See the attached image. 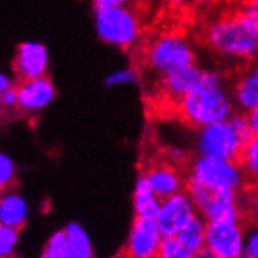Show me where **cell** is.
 <instances>
[{
	"label": "cell",
	"mask_w": 258,
	"mask_h": 258,
	"mask_svg": "<svg viewBox=\"0 0 258 258\" xmlns=\"http://www.w3.org/2000/svg\"><path fill=\"white\" fill-rule=\"evenodd\" d=\"M246 114H247V119H249V124H250L253 135H258V107H255L252 111H249Z\"/></svg>",
	"instance_id": "cell-29"
},
{
	"label": "cell",
	"mask_w": 258,
	"mask_h": 258,
	"mask_svg": "<svg viewBox=\"0 0 258 258\" xmlns=\"http://www.w3.org/2000/svg\"><path fill=\"white\" fill-rule=\"evenodd\" d=\"M247 222L242 215L221 218L207 222L205 252L210 258H241L244 256Z\"/></svg>",
	"instance_id": "cell-7"
},
{
	"label": "cell",
	"mask_w": 258,
	"mask_h": 258,
	"mask_svg": "<svg viewBox=\"0 0 258 258\" xmlns=\"http://www.w3.org/2000/svg\"><path fill=\"white\" fill-rule=\"evenodd\" d=\"M132 201H133V213L135 216L140 218H155L161 204V199L150 188V185L143 175H140V178L136 180Z\"/></svg>",
	"instance_id": "cell-17"
},
{
	"label": "cell",
	"mask_w": 258,
	"mask_h": 258,
	"mask_svg": "<svg viewBox=\"0 0 258 258\" xmlns=\"http://www.w3.org/2000/svg\"><path fill=\"white\" fill-rule=\"evenodd\" d=\"M160 199L186 189V169H181L172 160H157L147 164L141 174Z\"/></svg>",
	"instance_id": "cell-11"
},
{
	"label": "cell",
	"mask_w": 258,
	"mask_h": 258,
	"mask_svg": "<svg viewBox=\"0 0 258 258\" xmlns=\"http://www.w3.org/2000/svg\"><path fill=\"white\" fill-rule=\"evenodd\" d=\"M204 39L211 52L227 61L250 63L258 58V24L241 8L211 22Z\"/></svg>",
	"instance_id": "cell-2"
},
{
	"label": "cell",
	"mask_w": 258,
	"mask_h": 258,
	"mask_svg": "<svg viewBox=\"0 0 258 258\" xmlns=\"http://www.w3.org/2000/svg\"><path fill=\"white\" fill-rule=\"evenodd\" d=\"M164 235L155 218L135 216L124 246L128 258H157Z\"/></svg>",
	"instance_id": "cell-9"
},
{
	"label": "cell",
	"mask_w": 258,
	"mask_h": 258,
	"mask_svg": "<svg viewBox=\"0 0 258 258\" xmlns=\"http://www.w3.org/2000/svg\"><path fill=\"white\" fill-rule=\"evenodd\" d=\"M246 2H250V4H255V5H258V0H246Z\"/></svg>",
	"instance_id": "cell-32"
},
{
	"label": "cell",
	"mask_w": 258,
	"mask_h": 258,
	"mask_svg": "<svg viewBox=\"0 0 258 258\" xmlns=\"http://www.w3.org/2000/svg\"><path fill=\"white\" fill-rule=\"evenodd\" d=\"M241 213L247 225H258V185H249L241 192Z\"/></svg>",
	"instance_id": "cell-21"
},
{
	"label": "cell",
	"mask_w": 258,
	"mask_h": 258,
	"mask_svg": "<svg viewBox=\"0 0 258 258\" xmlns=\"http://www.w3.org/2000/svg\"><path fill=\"white\" fill-rule=\"evenodd\" d=\"M202 75H204V69L199 68L196 63L174 69L163 75V77H160L158 80L160 94L168 102H172L175 107V103L178 100L183 99L201 83Z\"/></svg>",
	"instance_id": "cell-12"
},
{
	"label": "cell",
	"mask_w": 258,
	"mask_h": 258,
	"mask_svg": "<svg viewBox=\"0 0 258 258\" xmlns=\"http://www.w3.org/2000/svg\"><path fill=\"white\" fill-rule=\"evenodd\" d=\"M8 86H10V83L7 80V77L0 75V93H2V91H5V89H8Z\"/></svg>",
	"instance_id": "cell-31"
},
{
	"label": "cell",
	"mask_w": 258,
	"mask_h": 258,
	"mask_svg": "<svg viewBox=\"0 0 258 258\" xmlns=\"http://www.w3.org/2000/svg\"><path fill=\"white\" fill-rule=\"evenodd\" d=\"M144 66L157 77L196 63V49L191 41L180 33H164L152 39L143 53Z\"/></svg>",
	"instance_id": "cell-5"
},
{
	"label": "cell",
	"mask_w": 258,
	"mask_h": 258,
	"mask_svg": "<svg viewBox=\"0 0 258 258\" xmlns=\"http://www.w3.org/2000/svg\"><path fill=\"white\" fill-rule=\"evenodd\" d=\"M96 32L105 44L128 50L141 39V24L128 5L96 8Z\"/></svg>",
	"instance_id": "cell-6"
},
{
	"label": "cell",
	"mask_w": 258,
	"mask_h": 258,
	"mask_svg": "<svg viewBox=\"0 0 258 258\" xmlns=\"http://www.w3.org/2000/svg\"><path fill=\"white\" fill-rule=\"evenodd\" d=\"M19 230L0 224V256H10L14 244L18 242Z\"/></svg>",
	"instance_id": "cell-26"
},
{
	"label": "cell",
	"mask_w": 258,
	"mask_h": 258,
	"mask_svg": "<svg viewBox=\"0 0 258 258\" xmlns=\"http://www.w3.org/2000/svg\"><path fill=\"white\" fill-rule=\"evenodd\" d=\"M140 80V74L135 68H122L111 72L105 79V85L108 88H117V86H128L136 85Z\"/></svg>",
	"instance_id": "cell-23"
},
{
	"label": "cell",
	"mask_w": 258,
	"mask_h": 258,
	"mask_svg": "<svg viewBox=\"0 0 258 258\" xmlns=\"http://www.w3.org/2000/svg\"><path fill=\"white\" fill-rule=\"evenodd\" d=\"M25 202L19 197L16 188L0 194V224L21 232L25 225Z\"/></svg>",
	"instance_id": "cell-16"
},
{
	"label": "cell",
	"mask_w": 258,
	"mask_h": 258,
	"mask_svg": "<svg viewBox=\"0 0 258 258\" xmlns=\"http://www.w3.org/2000/svg\"><path fill=\"white\" fill-rule=\"evenodd\" d=\"M186 191L199 213L207 222L221 218L242 215L241 213V192L216 191L201 185L188 183Z\"/></svg>",
	"instance_id": "cell-8"
},
{
	"label": "cell",
	"mask_w": 258,
	"mask_h": 258,
	"mask_svg": "<svg viewBox=\"0 0 258 258\" xmlns=\"http://www.w3.org/2000/svg\"><path fill=\"white\" fill-rule=\"evenodd\" d=\"M238 161L246 174L249 185H258V135H253L244 144Z\"/></svg>",
	"instance_id": "cell-20"
},
{
	"label": "cell",
	"mask_w": 258,
	"mask_h": 258,
	"mask_svg": "<svg viewBox=\"0 0 258 258\" xmlns=\"http://www.w3.org/2000/svg\"><path fill=\"white\" fill-rule=\"evenodd\" d=\"M132 0H93L94 8H108V7H125Z\"/></svg>",
	"instance_id": "cell-28"
},
{
	"label": "cell",
	"mask_w": 258,
	"mask_h": 258,
	"mask_svg": "<svg viewBox=\"0 0 258 258\" xmlns=\"http://www.w3.org/2000/svg\"><path fill=\"white\" fill-rule=\"evenodd\" d=\"M252 136L247 114L236 111L229 119L197 128L194 149L197 155L238 160L242 147Z\"/></svg>",
	"instance_id": "cell-3"
},
{
	"label": "cell",
	"mask_w": 258,
	"mask_h": 258,
	"mask_svg": "<svg viewBox=\"0 0 258 258\" xmlns=\"http://www.w3.org/2000/svg\"><path fill=\"white\" fill-rule=\"evenodd\" d=\"M66 235L69 239L71 247V258H91L94 256V249L91 244L88 233L83 230V227L79 224H69L66 227Z\"/></svg>",
	"instance_id": "cell-19"
},
{
	"label": "cell",
	"mask_w": 258,
	"mask_h": 258,
	"mask_svg": "<svg viewBox=\"0 0 258 258\" xmlns=\"http://www.w3.org/2000/svg\"><path fill=\"white\" fill-rule=\"evenodd\" d=\"M232 96L239 113H249L258 107V58L241 71L233 83Z\"/></svg>",
	"instance_id": "cell-15"
},
{
	"label": "cell",
	"mask_w": 258,
	"mask_h": 258,
	"mask_svg": "<svg viewBox=\"0 0 258 258\" xmlns=\"http://www.w3.org/2000/svg\"><path fill=\"white\" fill-rule=\"evenodd\" d=\"M44 258H71V247L66 230L56 232L50 236L47 246L42 252Z\"/></svg>",
	"instance_id": "cell-22"
},
{
	"label": "cell",
	"mask_w": 258,
	"mask_h": 258,
	"mask_svg": "<svg viewBox=\"0 0 258 258\" xmlns=\"http://www.w3.org/2000/svg\"><path fill=\"white\" fill-rule=\"evenodd\" d=\"M16 88H18L16 110L19 113L38 111L44 107H47L55 97V88L47 74L35 80L16 82Z\"/></svg>",
	"instance_id": "cell-14"
},
{
	"label": "cell",
	"mask_w": 258,
	"mask_h": 258,
	"mask_svg": "<svg viewBox=\"0 0 258 258\" xmlns=\"http://www.w3.org/2000/svg\"><path fill=\"white\" fill-rule=\"evenodd\" d=\"M197 4L201 5H205V7H213V5H219V4H224L225 0H196Z\"/></svg>",
	"instance_id": "cell-30"
},
{
	"label": "cell",
	"mask_w": 258,
	"mask_h": 258,
	"mask_svg": "<svg viewBox=\"0 0 258 258\" xmlns=\"http://www.w3.org/2000/svg\"><path fill=\"white\" fill-rule=\"evenodd\" d=\"M197 215V208L186 189L161 199L158 213L155 216L164 236L178 233Z\"/></svg>",
	"instance_id": "cell-10"
},
{
	"label": "cell",
	"mask_w": 258,
	"mask_h": 258,
	"mask_svg": "<svg viewBox=\"0 0 258 258\" xmlns=\"http://www.w3.org/2000/svg\"><path fill=\"white\" fill-rule=\"evenodd\" d=\"M158 256L160 258H191L185 246L181 244V241L175 235H168L163 238Z\"/></svg>",
	"instance_id": "cell-24"
},
{
	"label": "cell",
	"mask_w": 258,
	"mask_h": 258,
	"mask_svg": "<svg viewBox=\"0 0 258 258\" xmlns=\"http://www.w3.org/2000/svg\"><path fill=\"white\" fill-rule=\"evenodd\" d=\"M13 72L16 82L35 80L47 74V50L44 45L36 42L21 44L13 59Z\"/></svg>",
	"instance_id": "cell-13"
},
{
	"label": "cell",
	"mask_w": 258,
	"mask_h": 258,
	"mask_svg": "<svg viewBox=\"0 0 258 258\" xmlns=\"http://www.w3.org/2000/svg\"><path fill=\"white\" fill-rule=\"evenodd\" d=\"M175 236L181 241L191 258L204 256L205 252V236H207V221L197 215L188 225H185Z\"/></svg>",
	"instance_id": "cell-18"
},
{
	"label": "cell",
	"mask_w": 258,
	"mask_h": 258,
	"mask_svg": "<svg viewBox=\"0 0 258 258\" xmlns=\"http://www.w3.org/2000/svg\"><path fill=\"white\" fill-rule=\"evenodd\" d=\"M244 256L258 258V225H247L246 242H244Z\"/></svg>",
	"instance_id": "cell-27"
},
{
	"label": "cell",
	"mask_w": 258,
	"mask_h": 258,
	"mask_svg": "<svg viewBox=\"0 0 258 258\" xmlns=\"http://www.w3.org/2000/svg\"><path fill=\"white\" fill-rule=\"evenodd\" d=\"M178 117L191 128L229 119L236 113L232 89L227 88L222 74L204 69L201 83L175 103Z\"/></svg>",
	"instance_id": "cell-1"
},
{
	"label": "cell",
	"mask_w": 258,
	"mask_h": 258,
	"mask_svg": "<svg viewBox=\"0 0 258 258\" xmlns=\"http://www.w3.org/2000/svg\"><path fill=\"white\" fill-rule=\"evenodd\" d=\"M188 183L201 185L216 191L242 192L249 181L238 160L196 155L186 168Z\"/></svg>",
	"instance_id": "cell-4"
},
{
	"label": "cell",
	"mask_w": 258,
	"mask_h": 258,
	"mask_svg": "<svg viewBox=\"0 0 258 258\" xmlns=\"http://www.w3.org/2000/svg\"><path fill=\"white\" fill-rule=\"evenodd\" d=\"M13 188H16V178H14V168L13 163L0 155V194L10 191Z\"/></svg>",
	"instance_id": "cell-25"
}]
</instances>
